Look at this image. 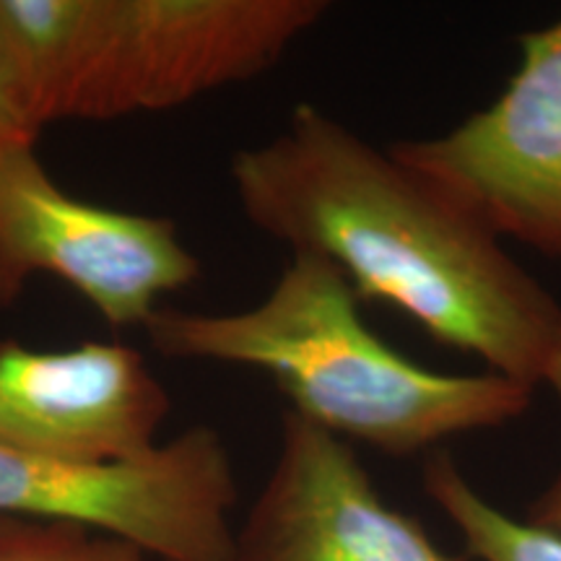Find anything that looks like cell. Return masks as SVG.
<instances>
[{
    "instance_id": "cell-8",
    "label": "cell",
    "mask_w": 561,
    "mask_h": 561,
    "mask_svg": "<svg viewBox=\"0 0 561 561\" xmlns=\"http://www.w3.org/2000/svg\"><path fill=\"white\" fill-rule=\"evenodd\" d=\"M170 392L140 351L117 341L30 348L0 341V445L68 462L157 450Z\"/></svg>"
},
{
    "instance_id": "cell-10",
    "label": "cell",
    "mask_w": 561,
    "mask_h": 561,
    "mask_svg": "<svg viewBox=\"0 0 561 561\" xmlns=\"http://www.w3.org/2000/svg\"><path fill=\"white\" fill-rule=\"evenodd\" d=\"M0 561H157L136 543L89 525L0 515Z\"/></svg>"
},
{
    "instance_id": "cell-1",
    "label": "cell",
    "mask_w": 561,
    "mask_h": 561,
    "mask_svg": "<svg viewBox=\"0 0 561 561\" xmlns=\"http://www.w3.org/2000/svg\"><path fill=\"white\" fill-rule=\"evenodd\" d=\"M244 219L289 252L339 265L362 301L409 314L442 346L561 403V301L504 240L346 123L301 102L237 151Z\"/></svg>"
},
{
    "instance_id": "cell-9",
    "label": "cell",
    "mask_w": 561,
    "mask_h": 561,
    "mask_svg": "<svg viewBox=\"0 0 561 561\" xmlns=\"http://www.w3.org/2000/svg\"><path fill=\"white\" fill-rule=\"evenodd\" d=\"M426 500L460 533L468 557L479 561H561V536L512 517L489 502L450 453H432L421 471Z\"/></svg>"
},
{
    "instance_id": "cell-11",
    "label": "cell",
    "mask_w": 561,
    "mask_h": 561,
    "mask_svg": "<svg viewBox=\"0 0 561 561\" xmlns=\"http://www.w3.org/2000/svg\"><path fill=\"white\" fill-rule=\"evenodd\" d=\"M26 140H39V133L21 115L9 83H5L3 68H0V151L16 144H26Z\"/></svg>"
},
{
    "instance_id": "cell-7",
    "label": "cell",
    "mask_w": 561,
    "mask_h": 561,
    "mask_svg": "<svg viewBox=\"0 0 561 561\" xmlns=\"http://www.w3.org/2000/svg\"><path fill=\"white\" fill-rule=\"evenodd\" d=\"M231 561H460L382 500L346 439L286 409L268 479Z\"/></svg>"
},
{
    "instance_id": "cell-4",
    "label": "cell",
    "mask_w": 561,
    "mask_h": 561,
    "mask_svg": "<svg viewBox=\"0 0 561 561\" xmlns=\"http://www.w3.org/2000/svg\"><path fill=\"white\" fill-rule=\"evenodd\" d=\"M237 502L231 453L210 426L123 462H68L0 445V515L89 525L157 561H231Z\"/></svg>"
},
{
    "instance_id": "cell-3",
    "label": "cell",
    "mask_w": 561,
    "mask_h": 561,
    "mask_svg": "<svg viewBox=\"0 0 561 561\" xmlns=\"http://www.w3.org/2000/svg\"><path fill=\"white\" fill-rule=\"evenodd\" d=\"M325 0H0V68L34 130L164 112L268 73Z\"/></svg>"
},
{
    "instance_id": "cell-2",
    "label": "cell",
    "mask_w": 561,
    "mask_h": 561,
    "mask_svg": "<svg viewBox=\"0 0 561 561\" xmlns=\"http://www.w3.org/2000/svg\"><path fill=\"white\" fill-rule=\"evenodd\" d=\"M144 331L167 359L263 371L297 416L396 458L502 430L536 401L525 385L491 371L447 375L405 359L362 318L339 265L314 252H289L271 291L248 310L161 307Z\"/></svg>"
},
{
    "instance_id": "cell-6",
    "label": "cell",
    "mask_w": 561,
    "mask_h": 561,
    "mask_svg": "<svg viewBox=\"0 0 561 561\" xmlns=\"http://www.w3.org/2000/svg\"><path fill=\"white\" fill-rule=\"evenodd\" d=\"M517 50L494 102L388 149L502 240L561 263V16L520 34Z\"/></svg>"
},
{
    "instance_id": "cell-5",
    "label": "cell",
    "mask_w": 561,
    "mask_h": 561,
    "mask_svg": "<svg viewBox=\"0 0 561 561\" xmlns=\"http://www.w3.org/2000/svg\"><path fill=\"white\" fill-rule=\"evenodd\" d=\"M34 276H55L115 331L146 328L159 301L191 286L201 261L174 221L76 198L37 153V140L0 151V307Z\"/></svg>"
},
{
    "instance_id": "cell-12",
    "label": "cell",
    "mask_w": 561,
    "mask_h": 561,
    "mask_svg": "<svg viewBox=\"0 0 561 561\" xmlns=\"http://www.w3.org/2000/svg\"><path fill=\"white\" fill-rule=\"evenodd\" d=\"M525 520L561 536V473L528 504Z\"/></svg>"
}]
</instances>
